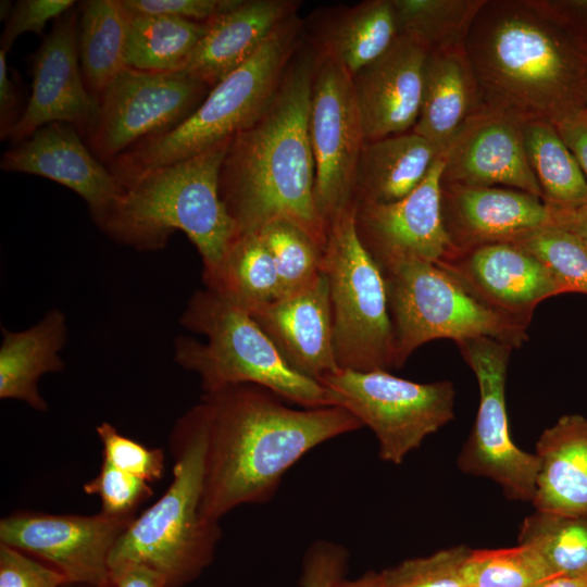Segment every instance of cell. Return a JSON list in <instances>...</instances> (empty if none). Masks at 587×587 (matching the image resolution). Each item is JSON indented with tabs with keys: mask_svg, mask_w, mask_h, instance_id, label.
<instances>
[{
	"mask_svg": "<svg viewBox=\"0 0 587 587\" xmlns=\"http://www.w3.org/2000/svg\"><path fill=\"white\" fill-rule=\"evenodd\" d=\"M201 401L209 430L200 511L217 522L240 505L270 501L308 452L362 427L339 405L296 409L252 384L203 392Z\"/></svg>",
	"mask_w": 587,
	"mask_h": 587,
	"instance_id": "6da1fadb",
	"label": "cell"
},
{
	"mask_svg": "<svg viewBox=\"0 0 587 587\" xmlns=\"http://www.w3.org/2000/svg\"><path fill=\"white\" fill-rule=\"evenodd\" d=\"M315 61L312 52L291 57L265 110L229 141L220 193L238 233L285 218L326 245L309 130Z\"/></svg>",
	"mask_w": 587,
	"mask_h": 587,
	"instance_id": "7a4b0ae2",
	"label": "cell"
},
{
	"mask_svg": "<svg viewBox=\"0 0 587 587\" xmlns=\"http://www.w3.org/2000/svg\"><path fill=\"white\" fill-rule=\"evenodd\" d=\"M464 49L484 107L553 125L585 109L577 63L560 27L529 0H486Z\"/></svg>",
	"mask_w": 587,
	"mask_h": 587,
	"instance_id": "3957f363",
	"label": "cell"
},
{
	"mask_svg": "<svg viewBox=\"0 0 587 587\" xmlns=\"http://www.w3.org/2000/svg\"><path fill=\"white\" fill-rule=\"evenodd\" d=\"M230 139L143 174L95 224L139 251L163 249L175 232H183L201 257L202 276L211 274L238 234L220 193Z\"/></svg>",
	"mask_w": 587,
	"mask_h": 587,
	"instance_id": "277c9868",
	"label": "cell"
},
{
	"mask_svg": "<svg viewBox=\"0 0 587 587\" xmlns=\"http://www.w3.org/2000/svg\"><path fill=\"white\" fill-rule=\"evenodd\" d=\"M209 414L200 401L184 413L170 435L173 477L165 492L136 514L115 542L109 572L145 566L165 587H183L212 562L222 536L220 522L200 511Z\"/></svg>",
	"mask_w": 587,
	"mask_h": 587,
	"instance_id": "5b68a950",
	"label": "cell"
},
{
	"mask_svg": "<svg viewBox=\"0 0 587 587\" xmlns=\"http://www.w3.org/2000/svg\"><path fill=\"white\" fill-rule=\"evenodd\" d=\"M179 323L202 334L174 341V361L198 375L203 392L252 384L301 408L334 405L327 389L292 370L254 319L209 288L189 298Z\"/></svg>",
	"mask_w": 587,
	"mask_h": 587,
	"instance_id": "8992f818",
	"label": "cell"
},
{
	"mask_svg": "<svg viewBox=\"0 0 587 587\" xmlns=\"http://www.w3.org/2000/svg\"><path fill=\"white\" fill-rule=\"evenodd\" d=\"M292 14L254 55L211 88L173 129L147 138L107 164L124 188L143 174L212 148L246 129L271 101L292 57L298 21Z\"/></svg>",
	"mask_w": 587,
	"mask_h": 587,
	"instance_id": "52a82bcc",
	"label": "cell"
},
{
	"mask_svg": "<svg viewBox=\"0 0 587 587\" xmlns=\"http://www.w3.org/2000/svg\"><path fill=\"white\" fill-rule=\"evenodd\" d=\"M394 335V369L435 339L458 344L488 337L513 348L528 339V326L474 298L446 270L409 262L384 274Z\"/></svg>",
	"mask_w": 587,
	"mask_h": 587,
	"instance_id": "ba28073f",
	"label": "cell"
},
{
	"mask_svg": "<svg viewBox=\"0 0 587 587\" xmlns=\"http://www.w3.org/2000/svg\"><path fill=\"white\" fill-rule=\"evenodd\" d=\"M354 208L330 222L324 250L335 357L341 370L388 371L394 369V335L386 282L358 236Z\"/></svg>",
	"mask_w": 587,
	"mask_h": 587,
	"instance_id": "9c48e42d",
	"label": "cell"
},
{
	"mask_svg": "<svg viewBox=\"0 0 587 587\" xmlns=\"http://www.w3.org/2000/svg\"><path fill=\"white\" fill-rule=\"evenodd\" d=\"M333 400L369 427L382 461L395 465L454 416L450 380L415 383L387 371L340 370L323 379Z\"/></svg>",
	"mask_w": 587,
	"mask_h": 587,
	"instance_id": "30bf717a",
	"label": "cell"
},
{
	"mask_svg": "<svg viewBox=\"0 0 587 587\" xmlns=\"http://www.w3.org/2000/svg\"><path fill=\"white\" fill-rule=\"evenodd\" d=\"M458 347L479 389L476 419L458 466L466 474L491 479L509 499L532 502L538 459L513 442L505 404L507 371L514 348L488 337L467 339Z\"/></svg>",
	"mask_w": 587,
	"mask_h": 587,
	"instance_id": "8fae6325",
	"label": "cell"
},
{
	"mask_svg": "<svg viewBox=\"0 0 587 587\" xmlns=\"http://www.w3.org/2000/svg\"><path fill=\"white\" fill-rule=\"evenodd\" d=\"M211 88L184 71L143 72L125 67L99 99L87 146L108 164L138 142L185 121Z\"/></svg>",
	"mask_w": 587,
	"mask_h": 587,
	"instance_id": "7c38bea8",
	"label": "cell"
},
{
	"mask_svg": "<svg viewBox=\"0 0 587 587\" xmlns=\"http://www.w3.org/2000/svg\"><path fill=\"white\" fill-rule=\"evenodd\" d=\"M314 197L325 227L354 205L357 167L365 143L351 75L316 53L309 120Z\"/></svg>",
	"mask_w": 587,
	"mask_h": 587,
	"instance_id": "4fadbf2b",
	"label": "cell"
},
{
	"mask_svg": "<svg viewBox=\"0 0 587 587\" xmlns=\"http://www.w3.org/2000/svg\"><path fill=\"white\" fill-rule=\"evenodd\" d=\"M133 516L14 512L0 521V544L60 572L67 584L104 587L111 551Z\"/></svg>",
	"mask_w": 587,
	"mask_h": 587,
	"instance_id": "5bb4252c",
	"label": "cell"
},
{
	"mask_svg": "<svg viewBox=\"0 0 587 587\" xmlns=\"http://www.w3.org/2000/svg\"><path fill=\"white\" fill-rule=\"evenodd\" d=\"M442 155L407 197L391 203L354 202L358 236L383 274L409 262L440 264L459 254L441 217Z\"/></svg>",
	"mask_w": 587,
	"mask_h": 587,
	"instance_id": "9a60e30c",
	"label": "cell"
},
{
	"mask_svg": "<svg viewBox=\"0 0 587 587\" xmlns=\"http://www.w3.org/2000/svg\"><path fill=\"white\" fill-rule=\"evenodd\" d=\"M78 20V9H71L57 18L34 53L30 97L8 137L14 143L27 139L49 123H67L84 136L93 126L99 101L88 90L83 77Z\"/></svg>",
	"mask_w": 587,
	"mask_h": 587,
	"instance_id": "2e32d148",
	"label": "cell"
},
{
	"mask_svg": "<svg viewBox=\"0 0 587 587\" xmlns=\"http://www.w3.org/2000/svg\"><path fill=\"white\" fill-rule=\"evenodd\" d=\"M524 122L483 105L444 151L441 184L508 187L542 199L525 152Z\"/></svg>",
	"mask_w": 587,
	"mask_h": 587,
	"instance_id": "e0dca14e",
	"label": "cell"
},
{
	"mask_svg": "<svg viewBox=\"0 0 587 587\" xmlns=\"http://www.w3.org/2000/svg\"><path fill=\"white\" fill-rule=\"evenodd\" d=\"M438 265L478 301L527 325L540 302L563 294L539 260L510 242L480 246Z\"/></svg>",
	"mask_w": 587,
	"mask_h": 587,
	"instance_id": "ac0fdd59",
	"label": "cell"
},
{
	"mask_svg": "<svg viewBox=\"0 0 587 587\" xmlns=\"http://www.w3.org/2000/svg\"><path fill=\"white\" fill-rule=\"evenodd\" d=\"M440 203L446 233L459 254L560 223L561 209L508 187L441 184Z\"/></svg>",
	"mask_w": 587,
	"mask_h": 587,
	"instance_id": "d6986e66",
	"label": "cell"
},
{
	"mask_svg": "<svg viewBox=\"0 0 587 587\" xmlns=\"http://www.w3.org/2000/svg\"><path fill=\"white\" fill-rule=\"evenodd\" d=\"M3 171L48 178L77 193L96 223L123 195L124 187L84 143L77 129L49 123L15 143L1 158Z\"/></svg>",
	"mask_w": 587,
	"mask_h": 587,
	"instance_id": "ffe728a7",
	"label": "cell"
},
{
	"mask_svg": "<svg viewBox=\"0 0 587 587\" xmlns=\"http://www.w3.org/2000/svg\"><path fill=\"white\" fill-rule=\"evenodd\" d=\"M427 52L398 36L352 78L365 142L408 133L421 110Z\"/></svg>",
	"mask_w": 587,
	"mask_h": 587,
	"instance_id": "44dd1931",
	"label": "cell"
},
{
	"mask_svg": "<svg viewBox=\"0 0 587 587\" xmlns=\"http://www.w3.org/2000/svg\"><path fill=\"white\" fill-rule=\"evenodd\" d=\"M248 313L297 373L320 383L341 370L335 357L329 287L324 272L301 290Z\"/></svg>",
	"mask_w": 587,
	"mask_h": 587,
	"instance_id": "7402d4cb",
	"label": "cell"
},
{
	"mask_svg": "<svg viewBox=\"0 0 587 587\" xmlns=\"http://www.w3.org/2000/svg\"><path fill=\"white\" fill-rule=\"evenodd\" d=\"M296 8V2L287 0H241L208 22L183 71L214 87L254 55Z\"/></svg>",
	"mask_w": 587,
	"mask_h": 587,
	"instance_id": "603a6c76",
	"label": "cell"
},
{
	"mask_svg": "<svg viewBox=\"0 0 587 587\" xmlns=\"http://www.w3.org/2000/svg\"><path fill=\"white\" fill-rule=\"evenodd\" d=\"M536 511L587 516V416L567 414L536 442Z\"/></svg>",
	"mask_w": 587,
	"mask_h": 587,
	"instance_id": "cb8c5ba5",
	"label": "cell"
},
{
	"mask_svg": "<svg viewBox=\"0 0 587 587\" xmlns=\"http://www.w3.org/2000/svg\"><path fill=\"white\" fill-rule=\"evenodd\" d=\"M483 107L464 46L427 53L419 118L412 132L444 151Z\"/></svg>",
	"mask_w": 587,
	"mask_h": 587,
	"instance_id": "d4e9b609",
	"label": "cell"
},
{
	"mask_svg": "<svg viewBox=\"0 0 587 587\" xmlns=\"http://www.w3.org/2000/svg\"><path fill=\"white\" fill-rule=\"evenodd\" d=\"M67 340L65 314L52 309L35 325L21 332L2 328L0 346V398L25 402L37 411L48 404L39 392V379L64 370L60 357Z\"/></svg>",
	"mask_w": 587,
	"mask_h": 587,
	"instance_id": "484cf974",
	"label": "cell"
},
{
	"mask_svg": "<svg viewBox=\"0 0 587 587\" xmlns=\"http://www.w3.org/2000/svg\"><path fill=\"white\" fill-rule=\"evenodd\" d=\"M442 150L412 130L365 142L358 163L354 202L391 203L411 193Z\"/></svg>",
	"mask_w": 587,
	"mask_h": 587,
	"instance_id": "4316f807",
	"label": "cell"
},
{
	"mask_svg": "<svg viewBox=\"0 0 587 587\" xmlns=\"http://www.w3.org/2000/svg\"><path fill=\"white\" fill-rule=\"evenodd\" d=\"M202 277L205 288L247 312L282 297L274 260L257 232H239L217 267Z\"/></svg>",
	"mask_w": 587,
	"mask_h": 587,
	"instance_id": "83f0119b",
	"label": "cell"
},
{
	"mask_svg": "<svg viewBox=\"0 0 587 587\" xmlns=\"http://www.w3.org/2000/svg\"><path fill=\"white\" fill-rule=\"evenodd\" d=\"M78 10L80 68L88 90L99 101L126 67L128 14L121 0H87L79 3Z\"/></svg>",
	"mask_w": 587,
	"mask_h": 587,
	"instance_id": "f1b7e54d",
	"label": "cell"
},
{
	"mask_svg": "<svg viewBox=\"0 0 587 587\" xmlns=\"http://www.w3.org/2000/svg\"><path fill=\"white\" fill-rule=\"evenodd\" d=\"M398 37L391 0H367L345 10L328 26L320 53L351 76L385 53Z\"/></svg>",
	"mask_w": 587,
	"mask_h": 587,
	"instance_id": "f546056e",
	"label": "cell"
},
{
	"mask_svg": "<svg viewBox=\"0 0 587 587\" xmlns=\"http://www.w3.org/2000/svg\"><path fill=\"white\" fill-rule=\"evenodd\" d=\"M127 14L125 66L143 72L183 71L208 29V22Z\"/></svg>",
	"mask_w": 587,
	"mask_h": 587,
	"instance_id": "4dcf8cb0",
	"label": "cell"
},
{
	"mask_svg": "<svg viewBox=\"0 0 587 587\" xmlns=\"http://www.w3.org/2000/svg\"><path fill=\"white\" fill-rule=\"evenodd\" d=\"M523 138L542 200L557 209L587 208V180L555 126L547 121H525Z\"/></svg>",
	"mask_w": 587,
	"mask_h": 587,
	"instance_id": "1f68e13d",
	"label": "cell"
},
{
	"mask_svg": "<svg viewBox=\"0 0 587 587\" xmlns=\"http://www.w3.org/2000/svg\"><path fill=\"white\" fill-rule=\"evenodd\" d=\"M403 36L427 53L464 46L486 0H391Z\"/></svg>",
	"mask_w": 587,
	"mask_h": 587,
	"instance_id": "d6a6232c",
	"label": "cell"
},
{
	"mask_svg": "<svg viewBox=\"0 0 587 587\" xmlns=\"http://www.w3.org/2000/svg\"><path fill=\"white\" fill-rule=\"evenodd\" d=\"M519 544L535 550L555 576H587V516L536 511L523 521Z\"/></svg>",
	"mask_w": 587,
	"mask_h": 587,
	"instance_id": "836d02e7",
	"label": "cell"
},
{
	"mask_svg": "<svg viewBox=\"0 0 587 587\" xmlns=\"http://www.w3.org/2000/svg\"><path fill=\"white\" fill-rule=\"evenodd\" d=\"M253 232L274 260L282 297L309 286L323 273L325 245L300 225L278 218Z\"/></svg>",
	"mask_w": 587,
	"mask_h": 587,
	"instance_id": "e575fe53",
	"label": "cell"
},
{
	"mask_svg": "<svg viewBox=\"0 0 587 587\" xmlns=\"http://www.w3.org/2000/svg\"><path fill=\"white\" fill-rule=\"evenodd\" d=\"M467 587H538L555 576L532 548L471 550L464 566Z\"/></svg>",
	"mask_w": 587,
	"mask_h": 587,
	"instance_id": "d590c367",
	"label": "cell"
},
{
	"mask_svg": "<svg viewBox=\"0 0 587 587\" xmlns=\"http://www.w3.org/2000/svg\"><path fill=\"white\" fill-rule=\"evenodd\" d=\"M516 245L539 260L563 294L587 295V247L570 229L551 225L516 237Z\"/></svg>",
	"mask_w": 587,
	"mask_h": 587,
	"instance_id": "8d00e7d4",
	"label": "cell"
},
{
	"mask_svg": "<svg viewBox=\"0 0 587 587\" xmlns=\"http://www.w3.org/2000/svg\"><path fill=\"white\" fill-rule=\"evenodd\" d=\"M471 549L458 546L416 558L378 574L379 587H467L464 566Z\"/></svg>",
	"mask_w": 587,
	"mask_h": 587,
	"instance_id": "74e56055",
	"label": "cell"
},
{
	"mask_svg": "<svg viewBox=\"0 0 587 587\" xmlns=\"http://www.w3.org/2000/svg\"><path fill=\"white\" fill-rule=\"evenodd\" d=\"M96 432L102 444L103 461L150 484L162 478L164 473L162 449L147 448L122 435L108 422L99 424Z\"/></svg>",
	"mask_w": 587,
	"mask_h": 587,
	"instance_id": "f35d334b",
	"label": "cell"
},
{
	"mask_svg": "<svg viewBox=\"0 0 587 587\" xmlns=\"http://www.w3.org/2000/svg\"><path fill=\"white\" fill-rule=\"evenodd\" d=\"M83 490L87 495L98 496L101 512L111 516L136 515L137 508L153 494L150 483L105 461H102L99 473L83 486Z\"/></svg>",
	"mask_w": 587,
	"mask_h": 587,
	"instance_id": "ab89813d",
	"label": "cell"
},
{
	"mask_svg": "<svg viewBox=\"0 0 587 587\" xmlns=\"http://www.w3.org/2000/svg\"><path fill=\"white\" fill-rule=\"evenodd\" d=\"M73 0H18L13 4L0 37V50L9 52L18 36L41 35L50 20H57L74 8Z\"/></svg>",
	"mask_w": 587,
	"mask_h": 587,
	"instance_id": "60d3db41",
	"label": "cell"
},
{
	"mask_svg": "<svg viewBox=\"0 0 587 587\" xmlns=\"http://www.w3.org/2000/svg\"><path fill=\"white\" fill-rule=\"evenodd\" d=\"M65 577L50 565L0 544V587H64Z\"/></svg>",
	"mask_w": 587,
	"mask_h": 587,
	"instance_id": "b9f144b4",
	"label": "cell"
},
{
	"mask_svg": "<svg viewBox=\"0 0 587 587\" xmlns=\"http://www.w3.org/2000/svg\"><path fill=\"white\" fill-rule=\"evenodd\" d=\"M241 0H121L130 14L171 15L207 23L226 13Z\"/></svg>",
	"mask_w": 587,
	"mask_h": 587,
	"instance_id": "7bdbcfd3",
	"label": "cell"
},
{
	"mask_svg": "<svg viewBox=\"0 0 587 587\" xmlns=\"http://www.w3.org/2000/svg\"><path fill=\"white\" fill-rule=\"evenodd\" d=\"M347 562L345 547L317 540L305 553L300 584L302 587H333L344 578Z\"/></svg>",
	"mask_w": 587,
	"mask_h": 587,
	"instance_id": "ee69618b",
	"label": "cell"
},
{
	"mask_svg": "<svg viewBox=\"0 0 587 587\" xmlns=\"http://www.w3.org/2000/svg\"><path fill=\"white\" fill-rule=\"evenodd\" d=\"M554 126L577 159L587 180V108L564 117Z\"/></svg>",
	"mask_w": 587,
	"mask_h": 587,
	"instance_id": "f6af8a7d",
	"label": "cell"
},
{
	"mask_svg": "<svg viewBox=\"0 0 587 587\" xmlns=\"http://www.w3.org/2000/svg\"><path fill=\"white\" fill-rule=\"evenodd\" d=\"M8 52L0 50V135L1 139L9 137L13 126L18 121V96L15 83L10 78L7 64Z\"/></svg>",
	"mask_w": 587,
	"mask_h": 587,
	"instance_id": "bcb514c9",
	"label": "cell"
},
{
	"mask_svg": "<svg viewBox=\"0 0 587 587\" xmlns=\"http://www.w3.org/2000/svg\"><path fill=\"white\" fill-rule=\"evenodd\" d=\"M104 587H165L162 577L145 566H129L109 573Z\"/></svg>",
	"mask_w": 587,
	"mask_h": 587,
	"instance_id": "7dc6e473",
	"label": "cell"
},
{
	"mask_svg": "<svg viewBox=\"0 0 587 587\" xmlns=\"http://www.w3.org/2000/svg\"><path fill=\"white\" fill-rule=\"evenodd\" d=\"M559 225L573 232L587 247V208L561 209Z\"/></svg>",
	"mask_w": 587,
	"mask_h": 587,
	"instance_id": "c3c4849f",
	"label": "cell"
},
{
	"mask_svg": "<svg viewBox=\"0 0 587 587\" xmlns=\"http://www.w3.org/2000/svg\"><path fill=\"white\" fill-rule=\"evenodd\" d=\"M538 587H587V576L558 575L548 578Z\"/></svg>",
	"mask_w": 587,
	"mask_h": 587,
	"instance_id": "681fc988",
	"label": "cell"
},
{
	"mask_svg": "<svg viewBox=\"0 0 587 587\" xmlns=\"http://www.w3.org/2000/svg\"><path fill=\"white\" fill-rule=\"evenodd\" d=\"M333 587H379L378 574L366 573L357 579H340Z\"/></svg>",
	"mask_w": 587,
	"mask_h": 587,
	"instance_id": "f907efd6",
	"label": "cell"
},
{
	"mask_svg": "<svg viewBox=\"0 0 587 587\" xmlns=\"http://www.w3.org/2000/svg\"><path fill=\"white\" fill-rule=\"evenodd\" d=\"M12 2L11 1H1V10H0V13H1V20H7L12 11V8H13V4H11Z\"/></svg>",
	"mask_w": 587,
	"mask_h": 587,
	"instance_id": "816d5d0a",
	"label": "cell"
}]
</instances>
